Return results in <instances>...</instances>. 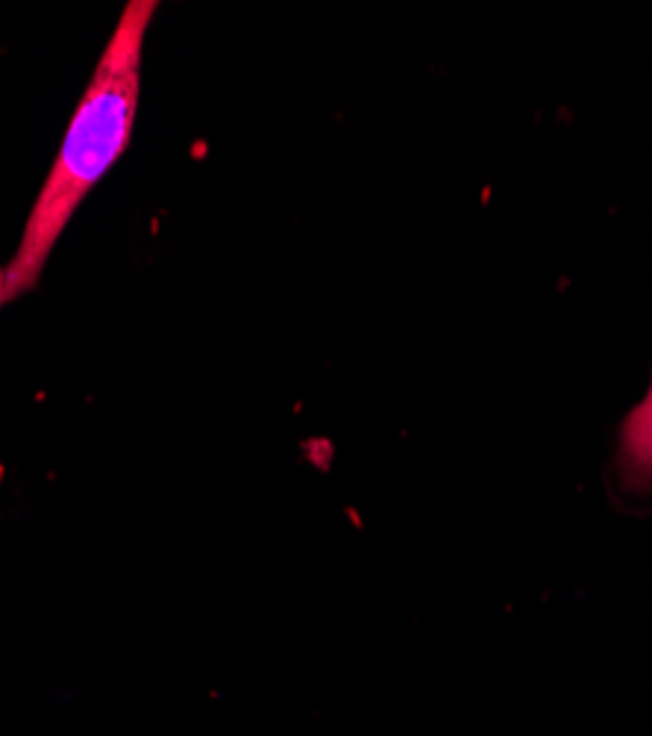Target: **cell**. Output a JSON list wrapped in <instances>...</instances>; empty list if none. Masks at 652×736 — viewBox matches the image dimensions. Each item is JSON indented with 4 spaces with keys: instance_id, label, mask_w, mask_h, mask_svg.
<instances>
[{
    "instance_id": "6da1fadb",
    "label": "cell",
    "mask_w": 652,
    "mask_h": 736,
    "mask_svg": "<svg viewBox=\"0 0 652 736\" xmlns=\"http://www.w3.org/2000/svg\"><path fill=\"white\" fill-rule=\"evenodd\" d=\"M153 0H132L106 45L83 100L71 118L57 163L45 180L21 233V245L6 266V300L38 283L50 251L68 227L77 206L127 148L141 91V50Z\"/></svg>"
},
{
    "instance_id": "7a4b0ae2",
    "label": "cell",
    "mask_w": 652,
    "mask_h": 736,
    "mask_svg": "<svg viewBox=\"0 0 652 736\" xmlns=\"http://www.w3.org/2000/svg\"><path fill=\"white\" fill-rule=\"evenodd\" d=\"M617 471L626 492H652V384L620 427Z\"/></svg>"
},
{
    "instance_id": "3957f363",
    "label": "cell",
    "mask_w": 652,
    "mask_h": 736,
    "mask_svg": "<svg viewBox=\"0 0 652 736\" xmlns=\"http://www.w3.org/2000/svg\"><path fill=\"white\" fill-rule=\"evenodd\" d=\"M6 300V268H0V304Z\"/></svg>"
}]
</instances>
